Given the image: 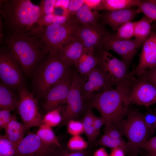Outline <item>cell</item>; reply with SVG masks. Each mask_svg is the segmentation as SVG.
Listing matches in <instances>:
<instances>
[{"mask_svg":"<svg viewBox=\"0 0 156 156\" xmlns=\"http://www.w3.org/2000/svg\"><path fill=\"white\" fill-rule=\"evenodd\" d=\"M41 13L40 6L30 0H0V35L40 37L43 29L39 23Z\"/></svg>","mask_w":156,"mask_h":156,"instance_id":"cell-1","label":"cell"},{"mask_svg":"<svg viewBox=\"0 0 156 156\" xmlns=\"http://www.w3.org/2000/svg\"><path fill=\"white\" fill-rule=\"evenodd\" d=\"M133 79L103 91L88 104L99 112L105 125L112 123L116 125L127 116L130 110L129 94Z\"/></svg>","mask_w":156,"mask_h":156,"instance_id":"cell-2","label":"cell"},{"mask_svg":"<svg viewBox=\"0 0 156 156\" xmlns=\"http://www.w3.org/2000/svg\"><path fill=\"white\" fill-rule=\"evenodd\" d=\"M1 44L10 51L18 62L23 72L32 75L36 68L45 60L47 54L40 37H21L10 34L0 35Z\"/></svg>","mask_w":156,"mask_h":156,"instance_id":"cell-3","label":"cell"},{"mask_svg":"<svg viewBox=\"0 0 156 156\" xmlns=\"http://www.w3.org/2000/svg\"><path fill=\"white\" fill-rule=\"evenodd\" d=\"M70 67L60 59L57 52L50 53L32 74L34 89L36 95L44 97L51 88L71 70Z\"/></svg>","mask_w":156,"mask_h":156,"instance_id":"cell-4","label":"cell"},{"mask_svg":"<svg viewBox=\"0 0 156 156\" xmlns=\"http://www.w3.org/2000/svg\"><path fill=\"white\" fill-rule=\"evenodd\" d=\"M127 116L116 126L127 138L131 156H136L140 153V145L150 138L154 131L148 127L143 114L138 111L130 109Z\"/></svg>","mask_w":156,"mask_h":156,"instance_id":"cell-5","label":"cell"},{"mask_svg":"<svg viewBox=\"0 0 156 156\" xmlns=\"http://www.w3.org/2000/svg\"><path fill=\"white\" fill-rule=\"evenodd\" d=\"M79 24L74 18L62 24H52L43 26L40 36L47 52H57L62 46L76 36Z\"/></svg>","mask_w":156,"mask_h":156,"instance_id":"cell-6","label":"cell"},{"mask_svg":"<svg viewBox=\"0 0 156 156\" xmlns=\"http://www.w3.org/2000/svg\"><path fill=\"white\" fill-rule=\"evenodd\" d=\"M97 51V66L113 86L124 83L132 78L129 76V66L124 61L116 58L103 48Z\"/></svg>","mask_w":156,"mask_h":156,"instance_id":"cell-7","label":"cell"},{"mask_svg":"<svg viewBox=\"0 0 156 156\" xmlns=\"http://www.w3.org/2000/svg\"><path fill=\"white\" fill-rule=\"evenodd\" d=\"M0 49V78L1 82L17 90L24 86L22 71L14 56L4 45Z\"/></svg>","mask_w":156,"mask_h":156,"instance_id":"cell-8","label":"cell"},{"mask_svg":"<svg viewBox=\"0 0 156 156\" xmlns=\"http://www.w3.org/2000/svg\"><path fill=\"white\" fill-rule=\"evenodd\" d=\"M81 79V76L75 71L66 106L62 111V125H67L70 120H77L84 114L88 108V105L84 102L82 96Z\"/></svg>","mask_w":156,"mask_h":156,"instance_id":"cell-9","label":"cell"},{"mask_svg":"<svg viewBox=\"0 0 156 156\" xmlns=\"http://www.w3.org/2000/svg\"><path fill=\"white\" fill-rule=\"evenodd\" d=\"M19 101L17 109L27 129L43 124L37 100L32 93L24 86L18 90Z\"/></svg>","mask_w":156,"mask_h":156,"instance_id":"cell-10","label":"cell"},{"mask_svg":"<svg viewBox=\"0 0 156 156\" xmlns=\"http://www.w3.org/2000/svg\"><path fill=\"white\" fill-rule=\"evenodd\" d=\"M138 77L134 78L131 86L129 98L131 103L147 107L156 104V85L143 75Z\"/></svg>","mask_w":156,"mask_h":156,"instance_id":"cell-11","label":"cell"},{"mask_svg":"<svg viewBox=\"0 0 156 156\" xmlns=\"http://www.w3.org/2000/svg\"><path fill=\"white\" fill-rule=\"evenodd\" d=\"M81 77L82 96L84 101L87 105L96 95L103 91L113 88L114 87L97 66L88 74L81 76Z\"/></svg>","mask_w":156,"mask_h":156,"instance_id":"cell-12","label":"cell"},{"mask_svg":"<svg viewBox=\"0 0 156 156\" xmlns=\"http://www.w3.org/2000/svg\"><path fill=\"white\" fill-rule=\"evenodd\" d=\"M73 73L70 70L64 77L54 84L44 98L43 107L47 112L65 104L70 89Z\"/></svg>","mask_w":156,"mask_h":156,"instance_id":"cell-13","label":"cell"},{"mask_svg":"<svg viewBox=\"0 0 156 156\" xmlns=\"http://www.w3.org/2000/svg\"><path fill=\"white\" fill-rule=\"evenodd\" d=\"M59 148L45 143L36 134L31 133L18 144L15 156H53Z\"/></svg>","mask_w":156,"mask_h":156,"instance_id":"cell-14","label":"cell"},{"mask_svg":"<svg viewBox=\"0 0 156 156\" xmlns=\"http://www.w3.org/2000/svg\"><path fill=\"white\" fill-rule=\"evenodd\" d=\"M144 42L135 39H118L113 34L109 33L104 40L103 48L117 53L129 66L134 56Z\"/></svg>","mask_w":156,"mask_h":156,"instance_id":"cell-15","label":"cell"},{"mask_svg":"<svg viewBox=\"0 0 156 156\" xmlns=\"http://www.w3.org/2000/svg\"><path fill=\"white\" fill-rule=\"evenodd\" d=\"M109 33L103 24H79L76 36L81 41L85 49H92L98 51L103 48L104 40Z\"/></svg>","mask_w":156,"mask_h":156,"instance_id":"cell-16","label":"cell"},{"mask_svg":"<svg viewBox=\"0 0 156 156\" xmlns=\"http://www.w3.org/2000/svg\"><path fill=\"white\" fill-rule=\"evenodd\" d=\"M156 66V32L153 31L143 44L138 64L129 72V77L139 76L147 70Z\"/></svg>","mask_w":156,"mask_h":156,"instance_id":"cell-17","label":"cell"},{"mask_svg":"<svg viewBox=\"0 0 156 156\" xmlns=\"http://www.w3.org/2000/svg\"><path fill=\"white\" fill-rule=\"evenodd\" d=\"M140 12L139 9L131 8L113 11H108L102 15L103 23L109 25L114 30L132 20Z\"/></svg>","mask_w":156,"mask_h":156,"instance_id":"cell-18","label":"cell"},{"mask_svg":"<svg viewBox=\"0 0 156 156\" xmlns=\"http://www.w3.org/2000/svg\"><path fill=\"white\" fill-rule=\"evenodd\" d=\"M85 48L76 36L63 45L57 52L60 59L68 66H75Z\"/></svg>","mask_w":156,"mask_h":156,"instance_id":"cell-19","label":"cell"},{"mask_svg":"<svg viewBox=\"0 0 156 156\" xmlns=\"http://www.w3.org/2000/svg\"><path fill=\"white\" fill-rule=\"evenodd\" d=\"M92 49H85L82 55L76 63V71L81 76L85 75L97 66L98 60Z\"/></svg>","mask_w":156,"mask_h":156,"instance_id":"cell-20","label":"cell"},{"mask_svg":"<svg viewBox=\"0 0 156 156\" xmlns=\"http://www.w3.org/2000/svg\"><path fill=\"white\" fill-rule=\"evenodd\" d=\"M75 14L76 22L83 25H96L102 17L98 11L92 9L84 3Z\"/></svg>","mask_w":156,"mask_h":156,"instance_id":"cell-21","label":"cell"},{"mask_svg":"<svg viewBox=\"0 0 156 156\" xmlns=\"http://www.w3.org/2000/svg\"><path fill=\"white\" fill-rule=\"evenodd\" d=\"M4 129L6 137L17 145L24 137L25 132L27 129L25 125L19 122L16 118L11 121Z\"/></svg>","mask_w":156,"mask_h":156,"instance_id":"cell-22","label":"cell"},{"mask_svg":"<svg viewBox=\"0 0 156 156\" xmlns=\"http://www.w3.org/2000/svg\"><path fill=\"white\" fill-rule=\"evenodd\" d=\"M1 82L0 84V108L8 109L12 111L17 108L19 96L11 90Z\"/></svg>","mask_w":156,"mask_h":156,"instance_id":"cell-23","label":"cell"},{"mask_svg":"<svg viewBox=\"0 0 156 156\" xmlns=\"http://www.w3.org/2000/svg\"><path fill=\"white\" fill-rule=\"evenodd\" d=\"M92 108L88 105V108L83 114L81 121L84 129V133L86 135L89 143L91 145L95 144L96 138L98 137L95 131L94 122V116Z\"/></svg>","mask_w":156,"mask_h":156,"instance_id":"cell-24","label":"cell"},{"mask_svg":"<svg viewBox=\"0 0 156 156\" xmlns=\"http://www.w3.org/2000/svg\"><path fill=\"white\" fill-rule=\"evenodd\" d=\"M153 22L145 16L139 21H135L134 37L135 39L144 42L153 32Z\"/></svg>","mask_w":156,"mask_h":156,"instance_id":"cell-25","label":"cell"},{"mask_svg":"<svg viewBox=\"0 0 156 156\" xmlns=\"http://www.w3.org/2000/svg\"><path fill=\"white\" fill-rule=\"evenodd\" d=\"M96 146H103L112 149L120 148L122 149L126 154L131 155V152L128 142L123 139H113L104 134L96 141Z\"/></svg>","mask_w":156,"mask_h":156,"instance_id":"cell-26","label":"cell"},{"mask_svg":"<svg viewBox=\"0 0 156 156\" xmlns=\"http://www.w3.org/2000/svg\"><path fill=\"white\" fill-rule=\"evenodd\" d=\"M139 0H102L100 10L113 11L131 8L137 6Z\"/></svg>","mask_w":156,"mask_h":156,"instance_id":"cell-27","label":"cell"},{"mask_svg":"<svg viewBox=\"0 0 156 156\" xmlns=\"http://www.w3.org/2000/svg\"><path fill=\"white\" fill-rule=\"evenodd\" d=\"M36 134L45 143L62 148L51 127L43 124L39 127Z\"/></svg>","mask_w":156,"mask_h":156,"instance_id":"cell-28","label":"cell"},{"mask_svg":"<svg viewBox=\"0 0 156 156\" xmlns=\"http://www.w3.org/2000/svg\"><path fill=\"white\" fill-rule=\"evenodd\" d=\"M140 13L153 22H156V4L151 0H140L138 5Z\"/></svg>","mask_w":156,"mask_h":156,"instance_id":"cell-29","label":"cell"},{"mask_svg":"<svg viewBox=\"0 0 156 156\" xmlns=\"http://www.w3.org/2000/svg\"><path fill=\"white\" fill-rule=\"evenodd\" d=\"M62 106L48 112L43 116V123L51 127L57 126L62 120Z\"/></svg>","mask_w":156,"mask_h":156,"instance_id":"cell-30","label":"cell"},{"mask_svg":"<svg viewBox=\"0 0 156 156\" xmlns=\"http://www.w3.org/2000/svg\"><path fill=\"white\" fill-rule=\"evenodd\" d=\"M17 145L5 135H0V156H15Z\"/></svg>","mask_w":156,"mask_h":156,"instance_id":"cell-31","label":"cell"},{"mask_svg":"<svg viewBox=\"0 0 156 156\" xmlns=\"http://www.w3.org/2000/svg\"><path fill=\"white\" fill-rule=\"evenodd\" d=\"M135 22L130 21L123 25L113 34L116 38L121 39H130L134 37Z\"/></svg>","mask_w":156,"mask_h":156,"instance_id":"cell-32","label":"cell"},{"mask_svg":"<svg viewBox=\"0 0 156 156\" xmlns=\"http://www.w3.org/2000/svg\"><path fill=\"white\" fill-rule=\"evenodd\" d=\"M88 143L80 135L73 136L67 144L68 149L72 151H80L87 148Z\"/></svg>","mask_w":156,"mask_h":156,"instance_id":"cell-33","label":"cell"},{"mask_svg":"<svg viewBox=\"0 0 156 156\" xmlns=\"http://www.w3.org/2000/svg\"><path fill=\"white\" fill-rule=\"evenodd\" d=\"M67 125V132L73 136L80 135L84 133L83 127L81 121L72 120Z\"/></svg>","mask_w":156,"mask_h":156,"instance_id":"cell-34","label":"cell"},{"mask_svg":"<svg viewBox=\"0 0 156 156\" xmlns=\"http://www.w3.org/2000/svg\"><path fill=\"white\" fill-rule=\"evenodd\" d=\"M140 148L145 150L148 156H156V136L149 138L142 143Z\"/></svg>","mask_w":156,"mask_h":156,"instance_id":"cell-35","label":"cell"},{"mask_svg":"<svg viewBox=\"0 0 156 156\" xmlns=\"http://www.w3.org/2000/svg\"><path fill=\"white\" fill-rule=\"evenodd\" d=\"M59 148L53 156H90V152L86 149L80 151H70Z\"/></svg>","mask_w":156,"mask_h":156,"instance_id":"cell-36","label":"cell"},{"mask_svg":"<svg viewBox=\"0 0 156 156\" xmlns=\"http://www.w3.org/2000/svg\"><path fill=\"white\" fill-rule=\"evenodd\" d=\"M11 110L8 109H0V129H4L12 120L16 117L11 113Z\"/></svg>","mask_w":156,"mask_h":156,"instance_id":"cell-37","label":"cell"},{"mask_svg":"<svg viewBox=\"0 0 156 156\" xmlns=\"http://www.w3.org/2000/svg\"><path fill=\"white\" fill-rule=\"evenodd\" d=\"M56 0H41L39 5L41 11L40 18L45 15L53 13Z\"/></svg>","mask_w":156,"mask_h":156,"instance_id":"cell-38","label":"cell"},{"mask_svg":"<svg viewBox=\"0 0 156 156\" xmlns=\"http://www.w3.org/2000/svg\"><path fill=\"white\" fill-rule=\"evenodd\" d=\"M104 133L114 139H123L122 134L119 129L112 123L105 125Z\"/></svg>","mask_w":156,"mask_h":156,"instance_id":"cell-39","label":"cell"},{"mask_svg":"<svg viewBox=\"0 0 156 156\" xmlns=\"http://www.w3.org/2000/svg\"><path fill=\"white\" fill-rule=\"evenodd\" d=\"M144 121L148 127L154 132L156 127V111L150 110L143 114Z\"/></svg>","mask_w":156,"mask_h":156,"instance_id":"cell-40","label":"cell"},{"mask_svg":"<svg viewBox=\"0 0 156 156\" xmlns=\"http://www.w3.org/2000/svg\"><path fill=\"white\" fill-rule=\"evenodd\" d=\"M84 3V0H71L70 1L68 10L74 14L79 9Z\"/></svg>","mask_w":156,"mask_h":156,"instance_id":"cell-41","label":"cell"},{"mask_svg":"<svg viewBox=\"0 0 156 156\" xmlns=\"http://www.w3.org/2000/svg\"><path fill=\"white\" fill-rule=\"evenodd\" d=\"M94 127L96 134L98 136L100 133L101 129L104 124L103 120L101 117L94 116Z\"/></svg>","mask_w":156,"mask_h":156,"instance_id":"cell-42","label":"cell"},{"mask_svg":"<svg viewBox=\"0 0 156 156\" xmlns=\"http://www.w3.org/2000/svg\"><path fill=\"white\" fill-rule=\"evenodd\" d=\"M141 75L149 79L156 86V66L147 70Z\"/></svg>","mask_w":156,"mask_h":156,"instance_id":"cell-43","label":"cell"},{"mask_svg":"<svg viewBox=\"0 0 156 156\" xmlns=\"http://www.w3.org/2000/svg\"><path fill=\"white\" fill-rule=\"evenodd\" d=\"M102 0H84V3L92 9L98 11L100 10Z\"/></svg>","mask_w":156,"mask_h":156,"instance_id":"cell-44","label":"cell"},{"mask_svg":"<svg viewBox=\"0 0 156 156\" xmlns=\"http://www.w3.org/2000/svg\"><path fill=\"white\" fill-rule=\"evenodd\" d=\"M125 153L122 149L117 148L112 149L109 156H125Z\"/></svg>","mask_w":156,"mask_h":156,"instance_id":"cell-45","label":"cell"},{"mask_svg":"<svg viewBox=\"0 0 156 156\" xmlns=\"http://www.w3.org/2000/svg\"><path fill=\"white\" fill-rule=\"evenodd\" d=\"M93 156H109V155L105 148L101 147L95 151Z\"/></svg>","mask_w":156,"mask_h":156,"instance_id":"cell-46","label":"cell"},{"mask_svg":"<svg viewBox=\"0 0 156 156\" xmlns=\"http://www.w3.org/2000/svg\"><path fill=\"white\" fill-rule=\"evenodd\" d=\"M151 1L153 2L156 4V0H151Z\"/></svg>","mask_w":156,"mask_h":156,"instance_id":"cell-47","label":"cell"},{"mask_svg":"<svg viewBox=\"0 0 156 156\" xmlns=\"http://www.w3.org/2000/svg\"></svg>","mask_w":156,"mask_h":156,"instance_id":"cell-48","label":"cell"}]
</instances>
